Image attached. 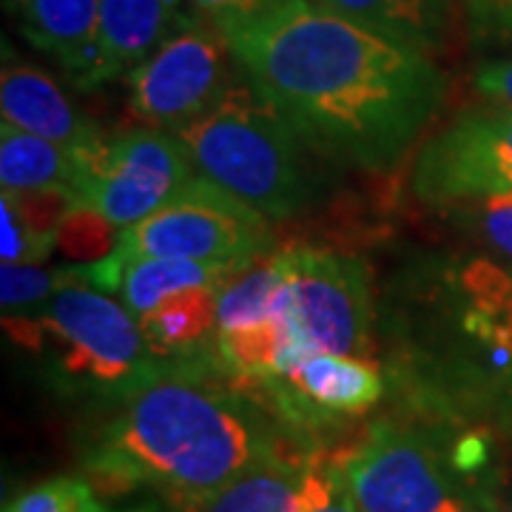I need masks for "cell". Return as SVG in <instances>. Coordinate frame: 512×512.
<instances>
[{
	"label": "cell",
	"instance_id": "1",
	"mask_svg": "<svg viewBox=\"0 0 512 512\" xmlns=\"http://www.w3.org/2000/svg\"><path fill=\"white\" fill-rule=\"evenodd\" d=\"M214 29L245 86L333 163L396 165L447 94V77L427 52L313 0H288Z\"/></svg>",
	"mask_w": 512,
	"mask_h": 512
},
{
	"label": "cell",
	"instance_id": "2",
	"mask_svg": "<svg viewBox=\"0 0 512 512\" xmlns=\"http://www.w3.org/2000/svg\"><path fill=\"white\" fill-rule=\"evenodd\" d=\"M214 356L171 359L123 396L86 456L97 493L151 487L185 512H202L259 458L279 450Z\"/></svg>",
	"mask_w": 512,
	"mask_h": 512
},
{
	"label": "cell",
	"instance_id": "3",
	"mask_svg": "<svg viewBox=\"0 0 512 512\" xmlns=\"http://www.w3.org/2000/svg\"><path fill=\"white\" fill-rule=\"evenodd\" d=\"M202 177L248 202L268 220H288L311 202L308 148L248 86H234L217 109L177 131Z\"/></svg>",
	"mask_w": 512,
	"mask_h": 512
},
{
	"label": "cell",
	"instance_id": "4",
	"mask_svg": "<svg viewBox=\"0 0 512 512\" xmlns=\"http://www.w3.org/2000/svg\"><path fill=\"white\" fill-rule=\"evenodd\" d=\"M3 328L20 348L52 353L63 382L126 396L165 362L148 345L137 319L111 293L74 276L35 316H3Z\"/></svg>",
	"mask_w": 512,
	"mask_h": 512
},
{
	"label": "cell",
	"instance_id": "5",
	"mask_svg": "<svg viewBox=\"0 0 512 512\" xmlns=\"http://www.w3.org/2000/svg\"><path fill=\"white\" fill-rule=\"evenodd\" d=\"M271 251L268 217L208 177H194L146 220L117 231L100 259H188L211 265H248Z\"/></svg>",
	"mask_w": 512,
	"mask_h": 512
},
{
	"label": "cell",
	"instance_id": "6",
	"mask_svg": "<svg viewBox=\"0 0 512 512\" xmlns=\"http://www.w3.org/2000/svg\"><path fill=\"white\" fill-rule=\"evenodd\" d=\"M74 157V208L94 211L120 231L146 220L194 180V163L180 137L163 128L103 134L89 148L74 151Z\"/></svg>",
	"mask_w": 512,
	"mask_h": 512
},
{
	"label": "cell",
	"instance_id": "7",
	"mask_svg": "<svg viewBox=\"0 0 512 512\" xmlns=\"http://www.w3.org/2000/svg\"><path fill=\"white\" fill-rule=\"evenodd\" d=\"M336 464L359 512H467L439 453L399 427H373Z\"/></svg>",
	"mask_w": 512,
	"mask_h": 512
},
{
	"label": "cell",
	"instance_id": "8",
	"mask_svg": "<svg viewBox=\"0 0 512 512\" xmlns=\"http://www.w3.org/2000/svg\"><path fill=\"white\" fill-rule=\"evenodd\" d=\"M228 57L225 37L202 29L200 23L168 37L128 74L134 117L171 134L191 126L234 89Z\"/></svg>",
	"mask_w": 512,
	"mask_h": 512
},
{
	"label": "cell",
	"instance_id": "9",
	"mask_svg": "<svg viewBox=\"0 0 512 512\" xmlns=\"http://www.w3.org/2000/svg\"><path fill=\"white\" fill-rule=\"evenodd\" d=\"M279 254L305 348L367 359L373 302L365 262L319 248H288Z\"/></svg>",
	"mask_w": 512,
	"mask_h": 512
},
{
	"label": "cell",
	"instance_id": "10",
	"mask_svg": "<svg viewBox=\"0 0 512 512\" xmlns=\"http://www.w3.org/2000/svg\"><path fill=\"white\" fill-rule=\"evenodd\" d=\"M413 191L430 205L512 194V109L464 111L441 128L416 157Z\"/></svg>",
	"mask_w": 512,
	"mask_h": 512
},
{
	"label": "cell",
	"instance_id": "11",
	"mask_svg": "<svg viewBox=\"0 0 512 512\" xmlns=\"http://www.w3.org/2000/svg\"><path fill=\"white\" fill-rule=\"evenodd\" d=\"M197 26L183 0H100L94 60L80 89H94L120 74H131L168 37Z\"/></svg>",
	"mask_w": 512,
	"mask_h": 512
},
{
	"label": "cell",
	"instance_id": "12",
	"mask_svg": "<svg viewBox=\"0 0 512 512\" xmlns=\"http://www.w3.org/2000/svg\"><path fill=\"white\" fill-rule=\"evenodd\" d=\"M0 111L3 123H12L69 151H83L103 137L92 120L74 109L72 100L60 92L49 74L9 57L0 74Z\"/></svg>",
	"mask_w": 512,
	"mask_h": 512
},
{
	"label": "cell",
	"instance_id": "13",
	"mask_svg": "<svg viewBox=\"0 0 512 512\" xmlns=\"http://www.w3.org/2000/svg\"><path fill=\"white\" fill-rule=\"evenodd\" d=\"M316 413L359 416L382 399V370L370 359L339 353H308L279 379Z\"/></svg>",
	"mask_w": 512,
	"mask_h": 512
},
{
	"label": "cell",
	"instance_id": "14",
	"mask_svg": "<svg viewBox=\"0 0 512 512\" xmlns=\"http://www.w3.org/2000/svg\"><path fill=\"white\" fill-rule=\"evenodd\" d=\"M23 35L55 55L74 83L83 86L94 60L100 0H6Z\"/></svg>",
	"mask_w": 512,
	"mask_h": 512
},
{
	"label": "cell",
	"instance_id": "15",
	"mask_svg": "<svg viewBox=\"0 0 512 512\" xmlns=\"http://www.w3.org/2000/svg\"><path fill=\"white\" fill-rule=\"evenodd\" d=\"M461 328L487 353L512 365V268L470 259L456 271Z\"/></svg>",
	"mask_w": 512,
	"mask_h": 512
},
{
	"label": "cell",
	"instance_id": "16",
	"mask_svg": "<svg viewBox=\"0 0 512 512\" xmlns=\"http://www.w3.org/2000/svg\"><path fill=\"white\" fill-rule=\"evenodd\" d=\"M222 285H200L165 296L137 325L160 359H200L214 356L217 342V302Z\"/></svg>",
	"mask_w": 512,
	"mask_h": 512
},
{
	"label": "cell",
	"instance_id": "17",
	"mask_svg": "<svg viewBox=\"0 0 512 512\" xmlns=\"http://www.w3.org/2000/svg\"><path fill=\"white\" fill-rule=\"evenodd\" d=\"M77 157L69 148L35 137L23 128L0 126V185L12 194L60 191L74 200Z\"/></svg>",
	"mask_w": 512,
	"mask_h": 512
},
{
	"label": "cell",
	"instance_id": "18",
	"mask_svg": "<svg viewBox=\"0 0 512 512\" xmlns=\"http://www.w3.org/2000/svg\"><path fill=\"white\" fill-rule=\"evenodd\" d=\"M382 35L427 52L447 32L453 0H313Z\"/></svg>",
	"mask_w": 512,
	"mask_h": 512
},
{
	"label": "cell",
	"instance_id": "19",
	"mask_svg": "<svg viewBox=\"0 0 512 512\" xmlns=\"http://www.w3.org/2000/svg\"><path fill=\"white\" fill-rule=\"evenodd\" d=\"M305 461L274 450L234 478L202 512H302Z\"/></svg>",
	"mask_w": 512,
	"mask_h": 512
},
{
	"label": "cell",
	"instance_id": "20",
	"mask_svg": "<svg viewBox=\"0 0 512 512\" xmlns=\"http://www.w3.org/2000/svg\"><path fill=\"white\" fill-rule=\"evenodd\" d=\"M74 268H40V265H12L3 262L0 268V305L3 316H35L46 308L69 279Z\"/></svg>",
	"mask_w": 512,
	"mask_h": 512
},
{
	"label": "cell",
	"instance_id": "21",
	"mask_svg": "<svg viewBox=\"0 0 512 512\" xmlns=\"http://www.w3.org/2000/svg\"><path fill=\"white\" fill-rule=\"evenodd\" d=\"M3 512H103V504L86 478L60 476L12 498Z\"/></svg>",
	"mask_w": 512,
	"mask_h": 512
},
{
	"label": "cell",
	"instance_id": "22",
	"mask_svg": "<svg viewBox=\"0 0 512 512\" xmlns=\"http://www.w3.org/2000/svg\"><path fill=\"white\" fill-rule=\"evenodd\" d=\"M302 512H359L350 498L336 456H311L302 478Z\"/></svg>",
	"mask_w": 512,
	"mask_h": 512
},
{
	"label": "cell",
	"instance_id": "23",
	"mask_svg": "<svg viewBox=\"0 0 512 512\" xmlns=\"http://www.w3.org/2000/svg\"><path fill=\"white\" fill-rule=\"evenodd\" d=\"M0 256L3 262L12 265H37L46 256L52 254L55 242L46 237H40L35 228L26 222V217L20 214V208L9 194H3L0 200Z\"/></svg>",
	"mask_w": 512,
	"mask_h": 512
},
{
	"label": "cell",
	"instance_id": "24",
	"mask_svg": "<svg viewBox=\"0 0 512 512\" xmlns=\"http://www.w3.org/2000/svg\"><path fill=\"white\" fill-rule=\"evenodd\" d=\"M476 225L484 242L512 262V194L478 200Z\"/></svg>",
	"mask_w": 512,
	"mask_h": 512
},
{
	"label": "cell",
	"instance_id": "25",
	"mask_svg": "<svg viewBox=\"0 0 512 512\" xmlns=\"http://www.w3.org/2000/svg\"><path fill=\"white\" fill-rule=\"evenodd\" d=\"M188 3L197 12L214 20V26H222V23L265 15V12H271L279 3H288V0H188Z\"/></svg>",
	"mask_w": 512,
	"mask_h": 512
},
{
	"label": "cell",
	"instance_id": "26",
	"mask_svg": "<svg viewBox=\"0 0 512 512\" xmlns=\"http://www.w3.org/2000/svg\"><path fill=\"white\" fill-rule=\"evenodd\" d=\"M476 89L487 100L512 109V60H495L476 72Z\"/></svg>",
	"mask_w": 512,
	"mask_h": 512
},
{
	"label": "cell",
	"instance_id": "27",
	"mask_svg": "<svg viewBox=\"0 0 512 512\" xmlns=\"http://www.w3.org/2000/svg\"><path fill=\"white\" fill-rule=\"evenodd\" d=\"M478 18L512 20V0H470Z\"/></svg>",
	"mask_w": 512,
	"mask_h": 512
},
{
	"label": "cell",
	"instance_id": "28",
	"mask_svg": "<svg viewBox=\"0 0 512 512\" xmlns=\"http://www.w3.org/2000/svg\"><path fill=\"white\" fill-rule=\"evenodd\" d=\"M126 512H151V510H126Z\"/></svg>",
	"mask_w": 512,
	"mask_h": 512
},
{
	"label": "cell",
	"instance_id": "29",
	"mask_svg": "<svg viewBox=\"0 0 512 512\" xmlns=\"http://www.w3.org/2000/svg\"><path fill=\"white\" fill-rule=\"evenodd\" d=\"M510 512H512V510H510Z\"/></svg>",
	"mask_w": 512,
	"mask_h": 512
}]
</instances>
